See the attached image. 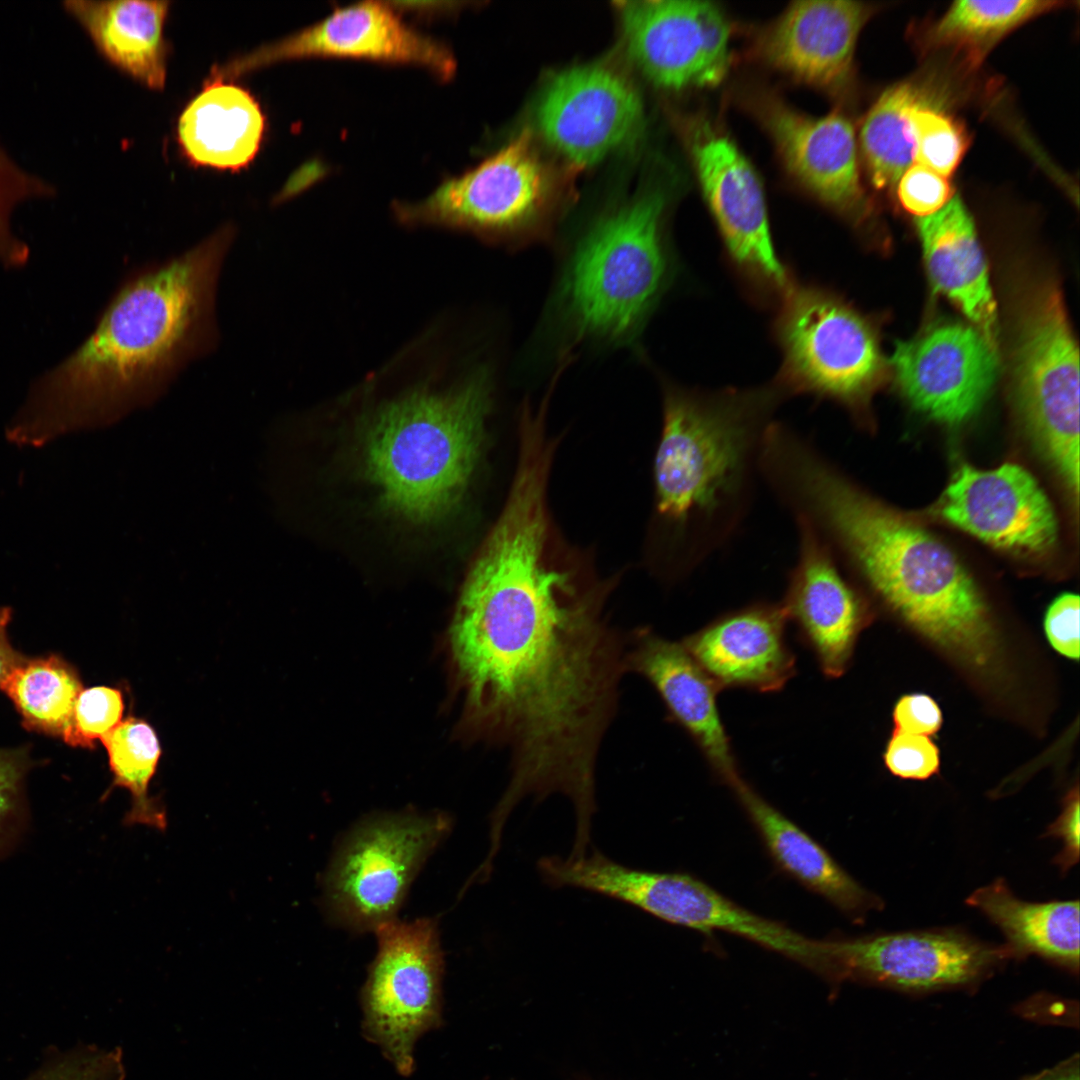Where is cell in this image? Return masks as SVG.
<instances>
[{"label":"cell","mask_w":1080,"mask_h":1080,"mask_svg":"<svg viewBox=\"0 0 1080 1080\" xmlns=\"http://www.w3.org/2000/svg\"><path fill=\"white\" fill-rule=\"evenodd\" d=\"M832 985L844 981L909 992L975 985L1012 960L958 929H928L825 940Z\"/></svg>","instance_id":"cell-12"},{"label":"cell","mask_w":1080,"mask_h":1080,"mask_svg":"<svg viewBox=\"0 0 1080 1080\" xmlns=\"http://www.w3.org/2000/svg\"><path fill=\"white\" fill-rule=\"evenodd\" d=\"M308 56L413 63L442 78L455 71L453 56L444 45L404 24L389 3L369 1L338 9L302 31L215 66L210 75L232 81L278 61Z\"/></svg>","instance_id":"cell-15"},{"label":"cell","mask_w":1080,"mask_h":1080,"mask_svg":"<svg viewBox=\"0 0 1080 1080\" xmlns=\"http://www.w3.org/2000/svg\"><path fill=\"white\" fill-rule=\"evenodd\" d=\"M27 766L25 751L0 750V852L22 825L21 784Z\"/></svg>","instance_id":"cell-40"},{"label":"cell","mask_w":1080,"mask_h":1080,"mask_svg":"<svg viewBox=\"0 0 1080 1080\" xmlns=\"http://www.w3.org/2000/svg\"><path fill=\"white\" fill-rule=\"evenodd\" d=\"M11 617V608H0V685L26 659L11 646L8 640L7 627Z\"/></svg>","instance_id":"cell-44"},{"label":"cell","mask_w":1080,"mask_h":1080,"mask_svg":"<svg viewBox=\"0 0 1080 1080\" xmlns=\"http://www.w3.org/2000/svg\"><path fill=\"white\" fill-rule=\"evenodd\" d=\"M1065 4L1042 0L956 1L931 29L930 41L937 47L962 51L971 63H979L1009 32Z\"/></svg>","instance_id":"cell-32"},{"label":"cell","mask_w":1080,"mask_h":1080,"mask_svg":"<svg viewBox=\"0 0 1080 1080\" xmlns=\"http://www.w3.org/2000/svg\"><path fill=\"white\" fill-rule=\"evenodd\" d=\"M785 391L665 392L655 508L690 571L737 534L753 504L760 449Z\"/></svg>","instance_id":"cell-4"},{"label":"cell","mask_w":1080,"mask_h":1080,"mask_svg":"<svg viewBox=\"0 0 1080 1080\" xmlns=\"http://www.w3.org/2000/svg\"><path fill=\"white\" fill-rule=\"evenodd\" d=\"M628 667L654 687L721 781L742 779L717 708L720 688L682 643L639 628L630 633Z\"/></svg>","instance_id":"cell-23"},{"label":"cell","mask_w":1080,"mask_h":1080,"mask_svg":"<svg viewBox=\"0 0 1080 1080\" xmlns=\"http://www.w3.org/2000/svg\"><path fill=\"white\" fill-rule=\"evenodd\" d=\"M891 364L911 404L952 426L976 414L998 375L992 341L979 329L961 323L940 324L899 342Z\"/></svg>","instance_id":"cell-18"},{"label":"cell","mask_w":1080,"mask_h":1080,"mask_svg":"<svg viewBox=\"0 0 1080 1080\" xmlns=\"http://www.w3.org/2000/svg\"><path fill=\"white\" fill-rule=\"evenodd\" d=\"M780 603L756 602L714 619L681 643L719 688L775 692L795 673Z\"/></svg>","instance_id":"cell-24"},{"label":"cell","mask_w":1080,"mask_h":1080,"mask_svg":"<svg viewBox=\"0 0 1080 1080\" xmlns=\"http://www.w3.org/2000/svg\"><path fill=\"white\" fill-rule=\"evenodd\" d=\"M965 903L982 912L1006 938L1012 960L1036 955L1071 973L1079 971V901L1028 902L998 878Z\"/></svg>","instance_id":"cell-29"},{"label":"cell","mask_w":1080,"mask_h":1080,"mask_svg":"<svg viewBox=\"0 0 1080 1080\" xmlns=\"http://www.w3.org/2000/svg\"><path fill=\"white\" fill-rule=\"evenodd\" d=\"M760 477L794 522L807 525L913 628L976 668L990 663L987 606L946 545L867 494L788 426L765 440Z\"/></svg>","instance_id":"cell-3"},{"label":"cell","mask_w":1080,"mask_h":1080,"mask_svg":"<svg viewBox=\"0 0 1080 1080\" xmlns=\"http://www.w3.org/2000/svg\"><path fill=\"white\" fill-rule=\"evenodd\" d=\"M1079 596L1059 595L1048 607L1044 630L1050 645L1062 656L1079 659Z\"/></svg>","instance_id":"cell-41"},{"label":"cell","mask_w":1080,"mask_h":1080,"mask_svg":"<svg viewBox=\"0 0 1080 1080\" xmlns=\"http://www.w3.org/2000/svg\"><path fill=\"white\" fill-rule=\"evenodd\" d=\"M776 335L786 393L805 392L856 409L880 378L882 359L871 325L830 291L793 283L782 295Z\"/></svg>","instance_id":"cell-9"},{"label":"cell","mask_w":1080,"mask_h":1080,"mask_svg":"<svg viewBox=\"0 0 1080 1080\" xmlns=\"http://www.w3.org/2000/svg\"><path fill=\"white\" fill-rule=\"evenodd\" d=\"M775 864L841 912L863 921L883 901L851 877L805 831L762 798L743 779L731 787Z\"/></svg>","instance_id":"cell-25"},{"label":"cell","mask_w":1080,"mask_h":1080,"mask_svg":"<svg viewBox=\"0 0 1080 1080\" xmlns=\"http://www.w3.org/2000/svg\"><path fill=\"white\" fill-rule=\"evenodd\" d=\"M1079 1074V1058L1075 1056L1025 1080H1080Z\"/></svg>","instance_id":"cell-45"},{"label":"cell","mask_w":1080,"mask_h":1080,"mask_svg":"<svg viewBox=\"0 0 1080 1080\" xmlns=\"http://www.w3.org/2000/svg\"><path fill=\"white\" fill-rule=\"evenodd\" d=\"M915 142V162L943 177L950 176L968 146V135L961 124L946 113L932 108L921 99L910 111Z\"/></svg>","instance_id":"cell-34"},{"label":"cell","mask_w":1080,"mask_h":1080,"mask_svg":"<svg viewBox=\"0 0 1080 1080\" xmlns=\"http://www.w3.org/2000/svg\"><path fill=\"white\" fill-rule=\"evenodd\" d=\"M491 402L490 375L479 370L449 390L415 389L369 414L362 471L384 507L414 524L449 516L477 466Z\"/></svg>","instance_id":"cell-5"},{"label":"cell","mask_w":1080,"mask_h":1080,"mask_svg":"<svg viewBox=\"0 0 1080 1080\" xmlns=\"http://www.w3.org/2000/svg\"><path fill=\"white\" fill-rule=\"evenodd\" d=\"M1015 394L1032 440L1077 499L1079 354L1061 297L1053 289L1041 292L1023 319Z\"/></svg>","instance_id":"cell-11"},{"label":"cell","mask_w":1080,"mask_h":1080,"mask_svg":"<svg viewBox=\"0 0 1080 1080\" xmlns=\"http://www.w3.org/2000/svg\"><path fill=\"white\" fill-rule=\"evenodd\" d=\"M124 710L119 690L97 686L82 690L79 694L72 719L63 740L72 746L94 747L120 722Z\"/></svg>","instance_id":"cell-37"},{"label":"cell","mask_w":1080,"mask_h":1080,"mask_svg":"<svg viewBox=\"0 0 1080 1080\" xmlns=\"http://www.w3.org/2000/svg\"><path fill=\"white\" fill-rule=\"evenodd\" d=\"M665 199L645 192L602 216L575 249L562 284L582 336L623 342L642 326L671 274Z\"/></svg>","instance_id":"cell-6"},{"label":"cell","mask_w":1080,"mask_h":1080,"mask_svg":"<svg viewBox=\"0 0 1080 1080\" xmlns=\"http://www.w3.org/2000/svg\"><path fill=\"white\" fill-rule=\"evenodd\" d=\"M264 132V114L249 91L210 76L177 124L178 143L191 163L231 171L255 158Z\"/></svg>","instance_id":"cell-26"},{"label":"cell","mask_w":1080,"mask_h":1080,"mask_svg":"<svg viewBox=\"0 0 1080 1080\" xmlns=\"http://www.w3.org/2000/svg\"><path fill=\"white\" fill-rule=\"evenodd\" d=\"M120 1048L81 1045L50 1056L26 1080H124Z\"/></svg>","instance_id":"cell-36"},{"label":"cell","mask_w":1080,"mask_h":1080,"mask_svg":"<svg viewBox=\"0 0 1080 1080\" xmlns=\"http://www.w3.org/2000/svg\"><path fill=\"white\" fill-rule=\"evenodd\" d=\"M168 1L69 0L63 9L111 64L151 89L166 80Z\"/></svg>","instance_id":"cell-28"},{"label":"cell","mask_w":1080,"mask_h":1080,"mask_svg":"<svg viewBox=\"0 0 1080 1080\" xmlns=\"http://www.w3.org/2000/svg\"><path fill=\"white\" fill-rule=\"evenodd\" d=\"M934 288L957 304L992 341L996 311L974 222L958 195L915 220Z\"/></svg>","instance_id":"cell-27"},{"label":"cell","mask_w":1080,"mask_h":1080,"mask_svg":"<svg viewBox=\"0 0 1080 1080\" xmlns=\"http://www.w3.org/2000/svg\"><path fill=\"white\" fill-rule=\"evenodd\" d=\"M237 228L129 271L93 330L31 385L6 429L18 446L110 424L161 397L220 342L218 291Z\"/></svg>","instance_id":"cell-2"},{"label":"cell","mask_w":1080,"mask_h":1080,"mask_svg":"<svg viewBox=\"0 0 1080 1080\" xmlns=\"http://www.w3.org/2000/svg\"><path fill=\"white\" fill-rule=\"evenodd\" d=\"M892 716L895 731L924 736L935 734L943 722L942 711L937 702L922 693L899 698Z\"/></svg>","instance_id":"cell-42"},{"label":"cell","mask_w":1080,"mask_h":1080,"mask_svg":"<svg viewBox=\"0 0 1080 1080\" xmlns=\"http://www.w3.org/2000/svg\"><path fill=\"white\" fill-rule=\"evenodd\" d=\"M872 5L847 0L791 3L755 40V54L768 66L829 92L849 80L858 36Z\"/></svg>","instance_id":"cell-21"},{"label":"cell","mask_w":1080,"mask_h":1080,"mask_svg":"<svg viewBox=\"0 0 1080 1080\" xmlns=\"http://www.w3.org/2000/svg\"><path fill=\"white\" fill-rule=\"evenodd\" d=\"M919 100L912 84H896L880 95L864 118L861 152L870 180L879 190L896 188L915 161L910 111Z\"/></svg>","instance_id":"cell-31"},{"label":"cell","mask_w":1080,"mask_h":1080,"mask_svg":"<svg viewBox=\"0 0 1080 1080\" xmlns=\"http://www.w3.org/2000/svg\"><path fill=\"white\" fill-rule=\"evenodd\" d=\"M101 742L108 752L113 786L127 789L132 796L131 808L124 816L123 824L165 831V809L158 799L149 795L148 789L161 755L154 729L142 719L128 717Z\"/></svg>","instance_id":"cell-33"},{"label":"cell","mask_w":1080,"mask_h":1080,"mask_svg":"<svg viewBox=\"0 0 1080 1080\" xmlns=\"http://www.w3.org/2000/svg\"><path fill=\"white\" fill-rule=\"evenodd\" d=\"M549 536L546 499L515 491L465 578L448 632L458 731L508 752L495 826L526 797L561 794L586 832L630 633L604 614L607 589L549 560Z\"/></svg>","instance_id":"cell-1"},{"label":"cell","mask_w":1080,"mask_h":1080,"mask_svg":"<svg viewBox=\"0 0 1080 1080\" xmlns=\"http://www.w3.org/2000/svg\"><path fill=\"white\" fill-rule=\"evenodd\" d=\"M750 105L794 179L841 216L865 218L855 131L844 114L812 117L765 91L753 94Z\"/></svg>","instance_id":"cell-20"},{"label":"cell","mask_w":1080,"mask_h":1080,"mask_svg":"<svg viewBox=\"0 0 1080 1080\" xmlns=\"http://www.w3.org/2000/svg\"><path fill=\"white\" fill-rule=\"evenodd\" d=\"M688 141L702 193L730 257L751 281L782 296L793 282L774 250L756 170L708 120L691 126Z\"/></svg>","instance_id":"cell-14"},{"label":"cell","mask_w":1080,"mask_h":1080,"mask_svg":"<svg viewBox=\"0 0 1080 1080\" xmlns=\"http://www.w3.org/2000/svg\"><path fill=\"white\" fill-rule=\"evenodd\" d=\"M536 118L545 140L570 162L585 167L635 135L643 104L623 74L602 64L578 65L548 82Z\"/></svg>","instance_id":"cell-16"},{"label":"cell","mask_w":1080,"mask_h":1080,"mask_svg":"<svg viewBox=\"0 0 1080 1080\" xmlns=\"http://www.w3.org/2000/svg\"><path fill=\"white\" fill-rule=\"evenodd\" d=\"M374 932L377 951L360 992L361 1031L399 1075L409 1077L417 1041L443 1024L438 920L395 919Z\"/></svg>","instance_id":"cell-8"},{"label":"cell","mask_w":1080,"mask_h":1080,"mask_svg":"<svg viewBox=\"0 0 1080 1080\" xmlns=\"http://www.w3.org/2000/svg\"><path fill=\"white\" fill-rule=\"evenodd\" d=\"M0 688L13 701L26 728L62 738L83 690L76 671L58 656L25 659Z\"/></svg>","instance_id":"cell-30"},{"label":"cell","mask_w":1080,"mask_h":1080,"mask_svg":"<svg viewBox=\"0 0 1080 1080\" xmlns=\"http://www.w3.org/2000/svg\"><path fill=\"white\" fill-rule=\"evenodd\" d=\"M618 901L671 924L701 932L724 931L777 952L823 977L828 969L824 941L759 916L699 879L684 873L626 867L614 884Z\"/></svg>","instance_id":"cell-17"},{"label":"cell","mask_w":1080,"mask_h":1080,"mask_svg":"<svg viewBox=\"0 0 1080 1080\" xmlns=\"http://www.w3.org/2000/svg\"><path fill=\"white\" fill-rule=\"evenodd\" d=\"M451 826L441 812L408 810L355 824L338 843L322 880L328 918L356 933L395 920L412 882Z\"/></svg>","instance_id":"cell-7"},{"label":"cell","mask_w":1080,"mask_h":1080,"mask_svg":"<svg viewBox=\"0 0 1080 1080\" xmlns=\"http://www.w3.org/2000/svg\"><path fill=\"white\" fill-rule=\"evenodd\" d=\"M883 759L887 769L902 779L926 780L940 769L939 749L924 735L894 730Z\"/></svg>","instance_id":"cell-38"},{"label":"cell","mask_w":1080,"mask_h":1080,"mask_svg":"<svg viewBox=\"0 0 1080 1080\" xmlns=\"http://www.w3.org/2000/svg\"><path fill=\"white\" fill-rule=\"evenodd\" d=\"M935 512L980 540L1017 554L1046 553L1058 537L1046 494L1027 470L1013 463L992 470L961 465Z\"/></svg>","instance_id":"cell-19"},{"label":"cell","mask_w":1080,"mask_h":1080,"mask_svg":"<svg viewBox=\"0 0 1080 1080\" xmlns=\"http://www.w3.org/2000/svg\"><path fill=\"white\" fill-rule=\"evenodd\" d=\"M54 194L55 188L50 183L20 167L0 145V263L3 266H23L30 253L28 246L11 230L13 210L26 200Z\"/></svg>","instance_id":"cell-35"},{"label":"cell","mask_w":1080,"mask_h":1080,"mask_svg":"<svg viewBox=\"0 0 1080 1080\" xmlns=\"http://www.w3.org/2000/svg\"><path fill=\"white\" fill-rule=\"evenodd\" d=\"M946 177L913 163L897 183V195L903 208L917 218L943 208L954 196Z\"/></svg>","instance_id":"cell-39"},{"label":"cell","mask_w":1080,"mask_h":1080,"mask_svg":"<svg viewBox=\"0 0 1080 1080\" xmlns=\"http://www.w3.org/2000/svg\"><path fill=\"white\" fill-rule=\"evenodd\" d=\"M795 524L797 559L780 604L822 672L836 678L847 670L867 624L866 608L827 546L807 525Z\"/></svg>","instance_id":"cell-22"},{"label":"cell","mask_w":1080,"mask_h":1080,"mask_svg":"<svg viewBox=\"0 0 1080 1080\" xmlns=\"http://www.w3.org/2000/svg\"><path fill=\"white\" fill-rule=\"evenodd\" d=\"M1079 790L1076 785L1063 799L1059 816L1046 829L1042 837H1055L1062 841L1061 851L1053 863L1066 874L1079 862Z\"/></svg>","instance_id":"cell-43"},{"label":"cell","mask_w":1080,"mask_h":1080,"mask_svg":"<svg viewBox=\"0 0 1080 1080\" xmlns=\"http://www.w3.org/2000/svg\"><path fill=\"white\" fill-rule=\"evenodd\" d=\"M553 206L549 171L524 131L473 170L442 183L422 201L398 204L395 211L408 224L521 241L545 233Z\"/></svg>","instance_id":"cell-10"},{"label":"cell","mask_w":1080,"mask_h":1080,"mask_svg":"<svg viewBox=\"0 0 1080 1080\" xmlns=\"http://www.w3.org/2000/svg\"><path fill=\"white\" fill-rule=\"evenodd\" d=\"M627 51L642 73L667 89L713 87L727 75L731 26L709 1H623Z\"/></svg>","instance_id":"cell-13"}]
</instances>
